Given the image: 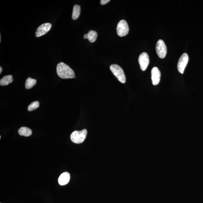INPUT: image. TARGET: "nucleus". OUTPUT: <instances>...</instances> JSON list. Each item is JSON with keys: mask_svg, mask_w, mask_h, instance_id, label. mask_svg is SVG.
<instances>
[{"mask_svg": "<svg viewBox=\"0 0 203 203\" xmlns=\"http://www.w3.org/2000/svg\"><path fill=\"white\" fill-rule=\"evenodd\" d=\"M56 72L62 79L75 78V74L71 68L63 62H59L56 67Z\"/></svg>", "mask_w": 203, "mask_h": 203, "instance_id": "nucleus-1", "label": "nucleus"}, {"mask_svg": "<svg viewBox=\"0 0 203 203\" xmlns=\"http://www.w3.org/2000/svg\"><path fill=\"white\" fill-rule=\"evenodd\" d=\"M87 134V130L86 129H83L81 131H74L71 134V139L76 144H80L84 141Z\"/></svg>", "mask_w": 203, "mask_h": 203, "instance_id": "nucleus-2", "label": "nucleus"}, {"mask_svg": "<svg viewBox=\"0 0 203 203\" xmlns=\"http://www.w3.org/2000/svg\"><path fill=\"white\" fill-rule=\"evenodd\" d=\"M110 69L120 83H125L126 81V77L123 69L120 66L116 64H114L110 66Z\"/></svg>", "mask_w": 203, "mask_h": 203, "instance_id": "nucleus-3", "label": "nucleus"}, {"mask_svg": "<svg viewBox=\"0 0 203 203\" xmlns=\"http://www.w3.org/2000/svg\"><path fill=\"white\" fill-rule=\"evenodd\" d=\"M117 31L118 35L120 37L127 35L129 32V28L126 21L122 20L119 22L117 24Z\"/></svg>", "mask_w": 203, "mask_h": 203, "instance_id": "nucleus-4", "label": "nucleus"}, {"mask_svg": "<svg viewBox=\"0 0 203 203\" xmlns=\"http://www.w3.org/2000/svg\"><path fill=\"white\" fill-rule=\"evenodd\" d=\"M156 50L157 54L159 58L164 59L167 54V47L163 40H159L156 43Z\"/></svg>", "mask_w": 203, "mask_h": 203, "instance_id": "nucleus-5", "label": "nucleus"}, {"mask_svg": "<svg viewBox=\"0 0 203 203\" xmlns=\"http://www.w3.org/2000/svg\"><path fill=\"white\" fill-rule=\"evenodd\" d=\"M189 61V56L186 53H183L177 63V68L179 72L183 74Z\"/></svg>", "mask_w": 203, "mask_h": 203, "instance_id": "nucleus-6", "label": "nucleus"}, {"mask_svg": "<svg viewBox=\"0 0 203 203\" xmlns=\"http://www.w3.org/2000/svg\"><path fill=\"white\" fill-rule=\"evenodd\" d=\"M138 62L142 71H145L149 63V56L147 53L144 52L140 55L138 58Z\"/></svg>", "mask_w": 203, "mask_h": 203, "instance_id": "nucleus-7", "label": "nucleus"}, {"mask_svg": "<svg viewBox=\"0 0 203 203\" xmlns=\"http://www.w3.org/2000/svg\"><path fill=\"white\" fill-rule=\"evenodd\" d=\"M52 27V25L49 23L43 24L37 28L35 34L36 37H39L46 34L49 32Z\"/></svg>", "mask_w": 203, "mask_h": 203, "instance_id": "nucleus-8", "label": "nucleus"}, {"mask_svg": "<svg viewBox=\"0 0 203 203\" xmlns=\"http://www.w3.org/2000/svg\"><path fill=\"white\" fill-rule=\"evenodd\" d=\"M161 72L157 67H154L151 71V79L152 84L156 86L160 82Z\"/></svg>", "mask_w": 203, "mask_h": 203, "instance_id": "nucleus-9", "label": "nucleus"}, {"mask_svg": "<svg viewBox=\"0 0 203 203\" xmlns=\"http://www.w3.org/2000/svg\"><path fill=\"white\" fill-rule=\"evenodd\" d=\"M70 179V175L69 173L67 172L62 173L59 176L58 182L59 185L64 186L66 185L69 182Z\"/></svg>", "mask_w": 203, "mask_h": 203, "instance_id": "nucleus-10", "label": "nucleus"}, {"mask_svg": "<svg viewBox=\"0 0 203 203\" xmlns=\"http://www.w3.org/2000/svg\"><path fill=\"white\" fill-rule=\"evenodd\" d=\"M19 135L25 137H29L32 135V131L30 128L26 127H22L19 129Z\"/></svg>", "mask_w": 203, "mask_h": 203, "instance_id": "nucleus-11", "label": "nucleus"}, {"mask_svg": "<svg viewBox=\"0 0 203 203\" xmlns=\"http://www.w3.org/2000/svg\"><path fill=\"white\" fill-rule=\"evenodd\" d=\"M13 76L8 75L2 77L0 80V85L1 86H5L11 83L13 81Z\"/></svg>", "mask_w": 203, "mask_h": 203, "instance_id": "nucleus-12", "label": "nucleus"}, {"mask_svg": "<svg viewBox=\"0 0 203 203\" xmlns=\"http://www.w3.org/2000/svg\"><path fill=\"white\" fill-rule=\"evenodd\" d=\"M80 13V6L75 5L73 8L72 18L73 20H76L78 18Z\"/></svg>", "mask_w": 203, "mask_h": 203, "instance_id": "nucleus-13", "label": "nucleus"}, {"mask_svg": "<svg viewBox=\"0 0 203 203\" xmlns=\"http://www.w3.org/2000/svg\"><path fill=\"white\" fill-rule=\"evenodd\" d=\"M37 80L35 79H32L30 77H28L25 82V88L27 89H29L33 87L36 84Z\"/></svg>", "mask_w": 203, "mask_h": 203, "instance_id": "nucleus-14", "label": "nucleus"}, {"mask_svg": "<svg viewBox=\"0 0 203 203\" xmlns=\"http://www.w3.org/2000/svg\"><path fill=\"white\" fill-rule=\"evenodd\" d=\"M88 40L91 43H93L96 41L98 34L95 31L93 30L89 31L87 34Z\"/></svg>", "mask_w": 203, "mask_h": 203, "instance_id": "nucleus-15", "label": "nucleus"}, {"mask_svg": "<svg viewBox=\"0 0 203 203\" xmlns=\"http://www.w3.org/2000/svg\"><path fill=\"white\" fill-rule=\"evenodd\" d=\"M39 102L38 101H35L32 102V103L30 104L29 106L28 107V110L29 111H32L34 110L37 109L39 107Z\"/></svg>", "mask_w": 203, "mask_h": 203, "instance_id": "nucleus-16", "label": "nucleus"}, {"mask_svg": "<svg viewBox=\"0 0 203 203\" xmlns=\"http://www.w3.org/2000/svg\"><path fill=\"white\" fill-rule=\"evenodd\" d=\"M110 0H101V4L102 5H105L110 2Z\"/></svg>", "mask_w": 203, "mask_h": 203, "instance_id": "nucleus-17", "label": "nucleus"}, {"mask_svg": "<svg viewBox=\"0 0 203 203\" xmlns=\"http://www.w3.org/2000/svg\"><path fill=\"white\" fill-rule=\"evenodd\" d=\"M83 38L84 39H86L88 38V35L87 34H85L84 36H83Z\"/></svg>", "mask_w": 203, "mask_h": 203, "instance_id": "nucleus-18", "label": "nucleus"}, {"mask_svg": "<svg viewBox=\"0 0 203 203\" xmlns=\"http://www.w3.org/2000/svg\"><path fill=\"white\" fill-rule=\"evenodd\" d=\"M2 67H0V74H1V73H2Z\"/></svg>", "mask_w": 203, "mask_h": 203, "instance_id": "nucleus-19", "label": "nucleus"}, {"mask_svg": "<svg viewBox=\"0 0 203 203\" xmlns=\"http://www.w3.org/2000/svg\"><path fill=\"white\" fill-rule=\"evenodd\" d=\"M1 35H0V42H1Z\"/></svg>", "mask_w": 203, "mask_h": 203, "instance_id": "nucleus-20", "label": "nucleus"}, {"mask_svg": "<svg viewBox=\"0 0 203 203\" xmlns=\"http://www.w3.org/2000/svg\"><path fill=\"white\" fill-rule=\"evenodd\" d=\"M1 136H0V139H1Z\"/></svg>", "mask_w": 203, "mask_h": 203, "instance_id": "nucleus-21", "label": "nucleus"}]
</instances>
